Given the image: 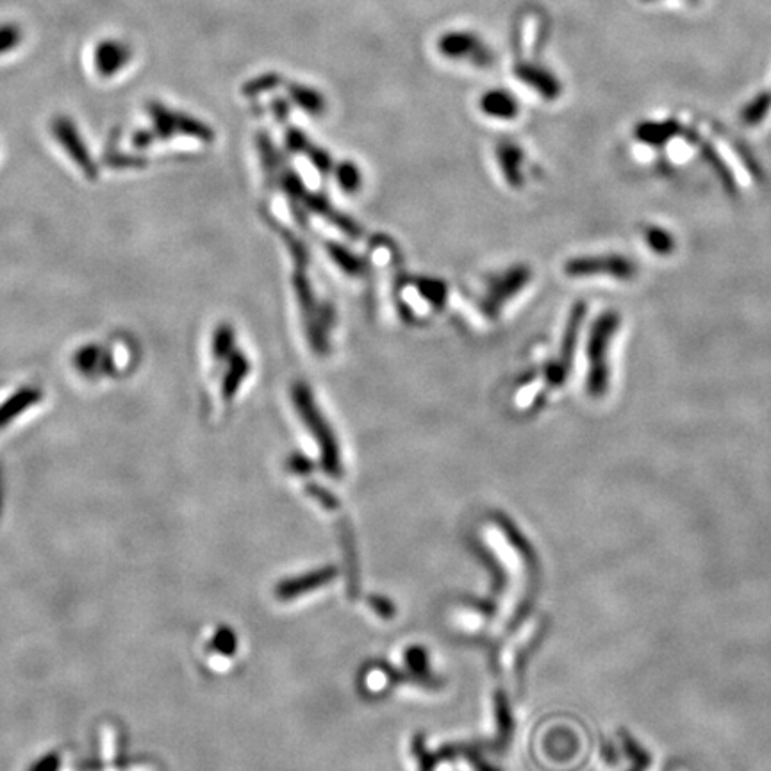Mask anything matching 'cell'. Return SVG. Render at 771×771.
<instances>
[{
    "label": "cell",
    "mask_w": 771,
    "mask_h": 771,
    "mask_svg": "<svg viewBox=\"0 0 771 771\" xmlns=\"http://www.w3.org/2000/svg\"><path fill=\"white\" fill-rule=\"evenodd\" d=\"M147 109H149L152 127H150V131H140V133L134 134V147H138V149L149 147L154 140H166L175 134H188V136L204 138V140L211 138V131L208 127H204L200 122L186 117V115L175 113L159 102H150Z\"/></svg>",
    "instance_id": "1"
},
{
    "label": "cell",
    "mask_w": 771,
    "mask_h": 771,
    "mask_svg": "<svg viewBox=\"0 0 771 771\" xmlns=\"http://www.w3.org/2000/svg\"><path fill=\"white\" fill-rule=\"evenodd\" d=\"M618 327V316L609 313L604 316L593 332V338H591V349H589V356H591V374H589V393L591 395H604L607 390V343L611 340L613 332H616Z\"/></svg>",
    "instance_id": "2"
},
{
    "label": "cell",
    "mask_w": 771,
    "mask_h": 771,
    "mask_svg": "<svg viewBox=\"0 0 771 771\" xmlns=\"http://www.w3.org/2000/svg\"><path fill=\"white\" fill-rule=\"evenodd\" d=\"M570 275H595L607 274L618 279H631L636 274V266L631 261L620 256L606 257V259H588V261H573L568 266Z\"/></svg>",
    "instance_id": "5"
},
{
    "label": "cell",
    "mask_w": 771,
    "mask_h": 771,
    "mask_svg": "<svg viewBox=\"0 0 771 771\" xmlns=\"http://www.w3.org/2000/svg\"><path fill=\"white\" fill-rule=\"evenodd\" d=\"M133 58V50L122 40H104L93 50V65L100 77L120 74Z\"/></svg>",
    "instance_id": "4"
},
{
    "label": "cell",
    "mask_w": 771,
    "mask_h": 771,
    "mask_svg": "<svg viewBox=\"0 0 771 771\" xmlns=\"http://www.w3.org/2000/svg\"><path fill=\"white\" fill-rule=\"evenodd\" d=\"M22 38H24V33L20 29V25L13 24V22L0 24V56L17 49L18 45L22 43Z\"/></svg>",
    "instance_id": "7"
},
{
    "label": "cell",
    "mask_w": 771,
    "mask_h": 771,
    "mask_svg": "<svg viewBox=\"0 0 771 771\" xmlns=\"http://www.w3.org/2000/svg\"><path fill=\"white\" fill-rule=\"evenodd\" d=\"M663 236V231H654V234L650 236V245H652L655 250H659V252L672 249V243H670L672 238H670V236H666V238L663 240Z\"/></svg>",
    "instance_id": "8"
},
{
    "label": "cell",
    "mask_w": 771,
    "mask_h": 771,
    "mask_svg": "<svg viewBox=\"0 0 771 771\" xmlns=\"http://www.w3.org/2000/svg\"><path fill=\"white\" fill-rule=\"evenodd\" d=\"M40 397H42V391L29 388V390H22L15 397L9 398L4 406H0V427L11 422L15 416H18V413H22L27 407L36 404Z\"/></svg>",
    "instance_id": "6"
},
{
    "label": "cell",
    "mask_w": 771,
    "mask_h": 771,
    "mask_svg": "<svg viewBox=\"0 0 771 771\" xmlns=\"http://www.w3.org/2000/svg\"><path fill=\"white\" fill-rule=\"evenodd\" d=\"M52 133L56 140L67 150L68 156L74 159L75 165L83 170V174L90 179L97 177V166L93 163L90 152L84 145L81 134L77 131L74 122L68 117H56L52 120Z\"/></svg>",
    "instance_id": "3"
}]
</instances>
